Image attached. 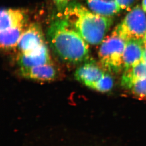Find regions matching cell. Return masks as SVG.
I'll use <instances>...</instances> for the list:
<instances>
[{
	"label": "cell",
	"instance_id": "6da1fadb",
	"mask_svg": "<svg viewBox=\"0 0 146 146\" xmlns=\"http://www.w3.org/2000/svg\"><path fill=\"white\" fill-rule=\"evenodd\" d=\"M47 37L52 51L64 62L80 64L90 59L89 44L61 14L51 21Z\"/></svg>",
	"mask_w": 146,
	"mask_h": 146
},
{
	"label": "cell",
	"instance_id": "7a4b0ae2",
	"mask_svg": "<svg viewBox=\"0 0 146 146\" xmlns=\"http://www.w3.org/2000/svg\"><path fill=\"white\" fill-rule=\"evenodd\" d=\"M61 14L92 45L102 43L113 24L111 17L97 14L76 1L69 3Z\"/></svg>",
	"mask_w": 146,
	"mask_h": 146
},
{
	"label": "cell",
	"instance_id": "3957f363",
	"mask_svg": "<svg viewBox=\"0 0 146 146\" xmlns=\"http://www.w3.org/2000/svg\"><path fill=\"white\" fill-rule=\"evenodd\" d=\"M98 55L101 65L105 70L116 72L123 65V55L126 41L114 31L105 37L100 44Z\"/></svg>",
	"mask_w": 146,
	"mask_h": 146
},
{
	"label": "cell",
	"instance_id": "277c9868",
	"mask_svg": "<svg viewBox=\"0 0 146 146\" xmlns=\"http://www.w3.org/2000/svg\"><path fill=\"white\" fill-rule=\"evenodd\" d=\"M114 31L125 41L144 39L146 34V15L139 5L131 9Z\"/></svg>",
	"mask_w": 146,
	"mask_h": 146
},
{
	"label": "cell",
	"instance_id": "5b68a950",
	"mask_svg": "<svg viewBox=\"0 0 146 146\" xmlns=\"http://www.w3.org/2000/svg\"><path fill=\"white\" fill-rule=\"evenodd\" d=\"M46 46L42 27L36 22L28 24L21 36L17 48L19 54H32Z\"/></svg>",
	"mask_w": 146,
	"mask_h": 146
},
{
	"label": "cell",
	"instance_id": "8992f818",
	"mask_svg": "<svg viewBox=\"0 0 146 146\" xmlns=\"http://www.w3.org/2000/svg\"><path fill=\"white\" fill-rule=\"evenodd\" d=\"M102 66H99L93 61L88 60L80 64L76 69L75 79L88 88L95 90L98 83L106 72Z\"/></svg>",
	"mask_w": 146,
	"mask_h": 146
},
{
	"label": "cell",
	"instance_id": "52a82bcc",
	"mask_svg": "<svg viewBox=\"0 0 146 146\" xmlns=\"http://www.w3.org/2000/svg\"><path fill=\"white\" fill-rule=\"evenodd\" d=\"M146 60L144 39H131L126 41L123 55V65L125 70Z\"/></svg>",
	"mask_w": 146,
	"mask_h": 146
},
{
	"label": "cell",
	"instance_id": "ba28073f",
	"mask_svg": "<svg viewBox=\"0 0 146 146\" xmlns=\"http://www.w3.org/2000/svg\"><path fill=\"white\" fill-rule=\"evenodd\" d=\"M19 74L25 79L38 81H51L59 77V72L52 62L29 68H19Z\"/></svg>",
	"mask_w": 146,
	"mask_h": 146
},
{
	"label": "cell",
	"instance_id": "9c48e42d",
	"mask_svg": "<svg viewBox=\"0 0 146 146\" xmlns=\"http://www.w3.org/2000/svg\"><path fill=\"white\" fill-rule=\"evenodd\" d=\"M26 11L21 9L2 8L1 11L0 31L28 25Z\"/></svg>",
	"mask_w": 146,
	"mask_h": 146
},
{
	"label": "cell",
	"instance_id": "30bf717a",
	"mask_svg": "<svg viewBox=\"0 0 146 146\" xmlns=\"http://www.w3.org/2000/svg\"><path fill=\"white\" fill-rule=\"evenodd\" d=\"M52 62L47 46L32 54H19L17 63L19 68H29Z\"/></svg>",
	"mask_w": 146,
	"mask_h": 146
},
{
	"label": "cell",
	"instance_id": "8fae6325",
	"mask_svg": "<svg viewBox=\"0 0 146 146\" xmlns=\"http://www.w3.org/2000/svg\"><path fill=\"white\" fill-rule=\"evenodd\" d=\"M28 25L1 31V48L3 51H10L17 48L20 37Z\"/></svg>",
	"mask_w": 146,
	"mask_h": 146
},
{
	"label": "cell",
	"instance_id": "7c38bea8",
	"mask_svg": "<svg viewBox=\"0 0 146 146\" xmlns=\"http://www.w3.org/2000/svg\"><path fill=\"white\" fill-rule=\"evenodd\" d=\"M146 77V60L125 70L122 79V84L129 88L133 82L138 79Z\"/></svg>",
	"mask_w": 146,
	"mask_h": 146
},
{
	"label": "cell",
	"instance_id": "4fadbf2b",
	"mask_svg": "<svg viewBox=\"0 0 146 146\" xmlns=\"http://www.w3.org/2000/svg\"><path fill=\"white\" fill-rule=\"evenodd\" d=\"M129 88L137 98L141 99H146V77L135 80Z\"/></svg>",
	"mask_w": 146,
	"mask_h": 146
},
{
	"label": "cell",
	"instance_id": "5bb4252c",
	"mask_svg": "<svg viewBox=\"0 0 146 146\" xmlns=\"http://www.w3.org/2000/svg\"><path fill=\"white\" fill-rule=\"evenodd\" d=\"M113 81L112 77L108 73L98 83L95 90L101 92H106L110 91L113 87Z\"/></svg>",
	"mask_w": 146,
	"mask_h": 146
},
{
	"label": "cell",
	"instance_id": "9a60e30c",
	"mask_svg": "<svg viewBox=\"0 0 146 146\" xmlns=\"http://www.w3.org/2000/svg\"><path fill=\"white\" fill-rule=\"evenodd\" d=\"M121 10H129L131 8L136 0H115Z\"/></svg>",
	"mask_w": 146,
	"mask_h": 146
},
{
	"label": "cell",
	"instance_id": "2e32d148",
	"mask_svg": "<svg viewBox=\"0 0 146 146\" xmlns=\"http://www.w3.org/2000/svg\"><path fill=\"white\" fill-rule=\"evenodd\" d=\"M58 11L62 13L70 3V0H53Z\"/></svg>",
	"mask_w": 146,
	"mask_h": 146
},
{
	"label": "cell",
	"instance_id": "e0dca14e",
	"mask_svg": "<svg viewBox=\"0 0 146 146\" xmlns=\"http://www.w3.org/2000/svg\"><path fill=\"white\" fill-rule=\"evenodd\" d=\"M142 9L146 13V0L142 1Z\"/></svg>",
	"mask_w": 146,
	"mask_h": 146
},
{
	"label": "cell",
	"instance_id": "ac0fdd59",
	"mask_svg": "<svg viewBox=\"0 0 146 146\" xmlns=\"http://www.w3.org/2000/svg\"><path fill=\"white\" fill-rule=\"evenodd\" d=\"M144 43L145 44H146V35H145V37L144 38Z\"/></svg>",
	"mask_w": 146,
	"mask_h": 146
},
{
	"label": "cell",
	"instance_id": "d6986e66",
	"mask_svg": "<svg viewBox=\"0 0 146 146\" xmlns=\"http://www.w3.org/2000/svg\"><path fill=\"white\" fill-rule=\"evenodd\" d=\"M145 58H146V44L145 43Z\"/></svg>",
	"mask_w": 146,
	"mask_h": 146
}]
</instances>
